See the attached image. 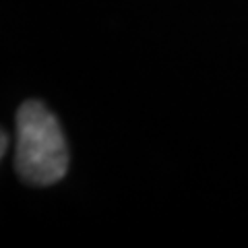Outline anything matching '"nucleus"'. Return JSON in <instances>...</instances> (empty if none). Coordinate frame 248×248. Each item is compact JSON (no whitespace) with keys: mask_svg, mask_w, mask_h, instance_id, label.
I'll return each mask as SVG.
<instances>
[{"mask_svg":"<svg viewBox=\"0 0 248 248\" xmlns=\"http://www.w3.org/2000/svg\"><path fill=\"white\" fill-rule=\"evenodd\" d=\"M6 145H9V135L2 133V141H0V149H2V151H0V155L6 153Z\"/></svg>","mask_w":248,"mask_h":248,"instance_id":"f03ea898","label":"nucleus"},{"mask_svg":"<svg viewBox=\"0 0 248 248\" xmlns=\"http://www.w3.org/2000/svg\"><path fill=\"white\" fill-rule=\"evenodd\" d=\"M15 168L21 180L33 186L58 182L68 170V149L60 124L40 102H25L17 112Z\"/></svg>","mask_w":248,"mask_h":248,"instance_id":"f257e3e1","label":"nucleus"}]
</instances>
